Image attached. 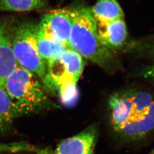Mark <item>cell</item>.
<instances>
[{"label": "cell", "instance_id": "6da1fadb", "mask_svg": "<svg viewBox=\"0 0 154 154\" xmlns=\"http://www.w3.org/2000/svg\"><path fill=\"white\" fill-rule=\"evenodd\" d=\"M111 126L126 141H136L154 131V100L143 92L116 93L109 100Z\"/></svg>", "mask_w": 154, "mask_h": 154}, {"label": "cell", "instance_id": "7a4b0ae2", "mask_svg": "<svg viewBox=\"0 0 154 154\" xmlns=\"http://www.w3.org/2000/svg\"><path fill=\"white\" fill-rule=\"evenodd\" d=\"M83 58L76 51L68 48L46 64L42 83L46 91L57 94L63 105L72 106L78 99L77 82L84 69Z\"/></svg>", "mask_w": 154, "mask_h": 154}, {"label": "cell", "instance_id": "3957f363", "mask_svg": "<svg viewBox=\"0 0 154 154\" xmlns=\"http://www.w3.org/2000/svg\"><path fill=\"white\" fill-rule=\"evenodd\" d=\"M72 16L69 48L99 66H107L113 58L112 50L100 41L90 9L75 8L72 10Z\"/></svg>", "mask_w": 154, "mask_h": 154}, {"label": "cell", "instance_id": "277c9868", "mask_svg": "<svg viewBox=\"0 0 154 154\" xmlns=\"http://www.w3.org/2000/svg\"><path fill=\"white\" fill-rule=\"evenodd\" d=\"M40 78L18 66L6 78L3 87L23 114L48 108L51 105Z\"/></svg>", "mask_w": 154, "mask_h": 154}, {"label": "cell", "instance_id": "5b68a950", "mask_svg": "<svg viewBox=\"0 0 154 154\" xmlns=\"http://www.w3.org/2000/svg\"><path fill=\"white\" fill-rule=\"evenodd\" d=\"M38 25L23 22L11 31V46L18 66L39 77H44L46 63L39 54L37 45Z\"/></svg>", "mask_w": 154, "mask_h": 154}, {"label": "cell", "instance_id": "8992f818", "mask_svg": "<svg viewBox=\"0 0 154 154\" xmlns=\"http://www.w3.org/2000/svg\"><path fill=\"white\" fill-rule=\"evenodd\" d=\"M38 26L39 32L69 47L72 10L59 9L49 11L42 17Z\"/></svg>", "mask_w": 154, "mask_h": 154}, {"label": "cell", "instance_id": "52a82bcc", "mask_svg": "<svg viewBox=\"0 0 154 154\" xmlns=\"http://www.w3.org/2000/svg\"><path fill=\"white\" fill-rule=\"evenodd\" d=\"M98 138L97 127L90 126L62 141L51 154H93Z\"/></svg>", "mask_w": 154, "mask_h": 154}, {"label": "cell", "instance_id": "ba28073f", "mask_svg": "<svg viewBox=\"0 0 154 154\" xmlns=\"http://www.w3.org/2000/svg\"><path fill=\"white\" fill-rule=\"evenodd\" d=\"M100 41L111 50L120 48L125 44L127 26L124 18L106 22H95Z\"/></svg>", "mask_w": 154, "mask_h": 154}, {"label": "cell", "instance_id": "9c48e42d", "mask_svg": "<svg viewBox=\"0 0 154 154\" xmlns=\"http://www.w3.org/2000/svg\"><path fill=\"white\" fill-rule=\"evenodd\" d=\"M18 66L11 46V32L0 22V85Z\"/></svg>", "mask_w": 154, "mask_h": 154}, {"label": "cell", "instance_id": "30bf717a", "mask_svg": "<svg viewBox=\"0 0 154 154\" xmlns=\"http://www.w3.org/2000/svg\"><path fill=\"white\" fill-rule=\"evenodd\" d=\"M90 11L95 22L124 18L123 11L116 0H97Z\"/></svg>", "mask_w": 154, "mask_h": 154}, {"label": "cell", "instance_id": "8fae6325", "mask_svg": "<svg viewBox=\"0 0 154 154\" xmlns=\"http://www.w3.org/2000/svg\"><path fill=\"white\" fill-rule=\"evenodd\" d=\"M37 45L39 55L46 64L70 48L67 45L46 37L39 31Z\"/></svg>", "mask_w": 154, "mask_h": 154}, {"label": "cell", "instance_id": "7c38bea8", "mask_svg": "<svg viewBox=\"0 0 154 154\" xmlns=\"http://www.w3.org/2000/svg\"><path fill=\"white\" fill-rule=\"evenodd\" d=\"M23 114L3 86L0 85V129Z\"/></svg>", "mask_w": 154, "mask_h": 154}, {"label": "cell", "instance_id": "4fadbf2b", "mask_svg": "<svg viewBox=\"0 0 154 154\" xmlns=\"http://www.w3.org/2000/svg\"><path fill=\"white\" fill-rule=\"evenodd\" d=\"M44 0H0V11H32L42 9Z\"/></svg>", "mask_w": 154, "mask_h": 154}, {"label": "cell", "instance_id": "5bb4252c", "mask_svg": "<svg viewBox=\"0 0 154 154\" xmlns=\"http://www.w3.org/2000/svg\"><path fill=\"white\" fill-rule=\"evenodd\" d=\"M25 146L22 143L0 144V153H15L23 152Z\"/></svg>", "mask_w": 154, "mask_h": 154}, {"label": "cell", "instance_id": "9a60e30c", "mask_svg": "<svg viewBox=\"0 0 154 154\" xmlns=\"http://www.w3.org/2000/svg\"><path fill=\"white\" fill-rule=\"evenodd\" d=\"M146 76L152 78L154 79V65L151 67L146 72Z\"/></svg>", "mask_w": 154, "mask_h": 154}, {"label": "cell", "instance_id": "2e32d148", "mask_svg": "<svg viewBox=\"0 0 154 154\" xmlns=\"http://www.w3.org/2000/svg\"><path fill=\"white\" fill-rule=\"evenodd\" d=\"M37 154H51V153L48 150H42V151H39Z\"/></svg>", "mask_w": 154, "mask_h": 154}, {"label": "cell", "instance_id": "e0dca14e", "mask_svg": "<svg viewBox=\"0 0 154 154\" xmlns=\"http://www.w3.org/2000/svg\"><path fill=\"white\" fill-rule=\"evenodd\" d=\"M149 154H154V148Z\"/></svg>", "mask_w": 154, "mask_h": 154}]
</instances>
